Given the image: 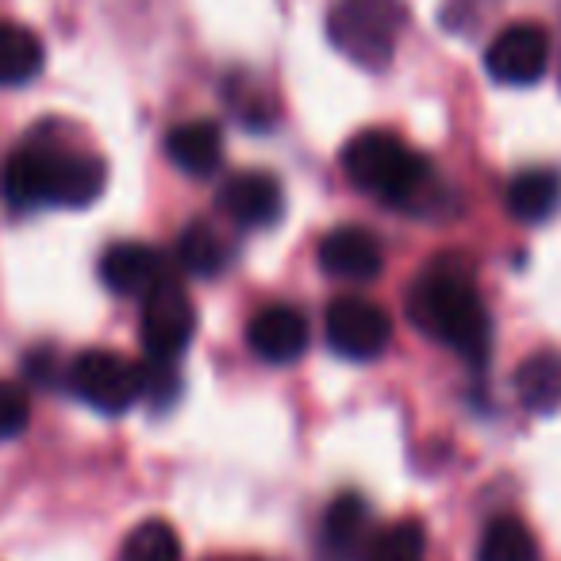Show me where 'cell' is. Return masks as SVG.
Returning a JSON list of instances; mask_svg holds the SVG:
<instances>
[{
  "label": "cell",
  "instance_id": "1",
  "mask_svg": "<svg viewBox=\"0 0 561 561\" xmlns=\"http://www.w3.org/2000/svg\"><path fill=\"white\" fill-rule=\"evenodd\" d=\"M408 320L438 346L466 358L469 366L489 362L492 320L484 312L473 273L458 257H438L427 270H420V277L408 289Z\"/></svg>",
  "mask_w": 561,
  "mask_h": 561
},
{
  "label": "cell",
  "instance_id": "2",
  "mask_svg": "<svg viewBox=\"0 0 561 561\" xmlns=\"http://www.w3.org/2000/svg\"><path fill=\"white\" fill-rule=\"evenodd\" d=\"M0 193L12 211L85 208L104 193V162L47 135H32L4 162Z\"/></svg>",
  "mask_w": 561,
  "mask_h": 561
},
{
  "label": "cell",
  "instance_id": "3",
  "mask_svg": "<svg viewBox=\"0 0 561 561\" xmlns=\"http://www.w3.org/2000/svg\"><path fill=\"white\" fill-rule=\"evenodd\" d=\"M343 170L362 193L377 196L392 208L415 204V196H423L431 185V165L423 162V154H415L404 139L389 131L354 135L343 147Z\"/></svg>",
  "mask_w": 561,
  "mask_h": 561
},
{
  "label": "cell",
  "instance_id": "4",
  "mask_svg": "<svg viewBox=\"0 0 561 561\" xmlns=\"http://www.w3.org/2000/svg\"><path fill=\"white\" fill-rule=\"evenodd\" d=\"M404 24V0H335L328 12L331 47L362 70H385L397 58Z\"/></svg>",
  "mask_w": 561,
  "mask_h": 561
},
{
  "label": "cell",
  "instance_id": "5",
  "mask_svg": "<svg viewBox=\"0 0 561 561\" xmlns=\"http://www.w3.org/2000/svg\"><path fill=\"white\" fill-rule=\"evenodd\" d=\"M70 389L101 415H124L142 400V366L116 351H85L70 366Z\"/></svg>",
  "mask_w": 561,
  "mask_h": 561
},
{
  "label": "cell",
  "instance_id": "6",
  "mask_svg": "<svg viewBox=\"0 0 561 561\" xmlns=\"http://www.w3.org/2000/svg\"><path fill=\"white\" fill-rule=\"evenodd\" d=\"M142 346L150 358L178 362L188 351L196 335V305L178 280L165 277L158 289L142 297V323H139Z\"/></svg>",
  "mask_w": 561,
  "mask_h": 561
},
{
  "label": "cell",
  "instance_id": "7",
  "mask_svg": "<svg viewBox=\"0 0 561 561\" xmlns=\"http://www.w3.org/2000/svg\"><path fill=\"white\" fill-rule=\"evenodd\" d=\"M328 343L346 362H374L392 343V316L366 297H339L328 305Z\"/></svg>",
  "mask_w": 561,
  "mask_h": 561
},
{
  "label": "cell",
  "instance_id": "8",
  "mask_svg": "<svg viewBox=\"0 0 561 561\" xmlns=\"http://www.w3.org/2000/svg\"><path fill=\"white\" fill-rule=\"evenodd\" d=\"M550 66V35L542 24H507L484 50V70L500 85H535Z\"/></svg>",
  "mask_w": 561,
  "mask_h": 561
},
{
  "label": "cell",
  "instance_id": "9",
  "mask_svg": "<svg viewBox=\"0 0 561 561\" xmlns=\"http://www.w3.org/2000/svg\"><path fill=\"white\" fill-rule=\"evenodd\" d=\"M216 204L231 224L239 227H270L285 208L280 181L265 170H242L227 178L216 193Z\"/></svg>",
  "mask_w": 561,
  "mask_h": 561
},
{
  "label": "cell",
  "instance_id": "10",
  "mask_svg": "<svg viewBox=\"0 0 561 561\" xmlns=\"http://www.w3.org/2000/svg\"><path fill=\"white\" fill-rule=\"evenodd\" d=\"M320 270L335 280H351V285L377 280L385 270L381 242L366 227H335L320 242Z\"/></svg>",
  "mask_w": 561,
  "mask_h": 561
},
{
  "label": "cell",
  "instance_id": "11",
  "mask_svg": "<svg viewBox=\"0 0 561 561\" xmlns=\"http://www.w3.org/2000/svg\"><path fill=\"white\" fill-rule=\"evenodd\" d=\"M247 343L270 366H289L308 351V320L289 305H270L250 320Z\"/></svg>",
  "mask_w": 561,
  "mask_h": 561
},
{
  "label": "cell",
  "instance_id": "12",
  "mask_svg": "<svg viewBox=\"0 0 561 561\" xmlns=\"http://www.w3.org/2000/svg\"><path fill=\"white\" fill-rule=\"evenodd\" d=\"M101 277L116 297H147L165 280V262L147 242H112L101 257Z\"/></svg>",
  "mask_w": 561,
  "mask_h": 561
},
{
  "label": "cell",
  "instance_id": "13",
  "mask_svg": "<svg viewBox=\"0 0 561 561\" xmlns=\"http://www.w3.org/2000/svg\"><path fill=\"white\" fill-rule=\"evenodd\" d=\"M165 154L188 178H211L224 162V127L216 119H188L165 135Z\"/></svg>",
  "mask_w": 561,
  "mask_h": 561
},
{
  "label": "cell",
  "instance_id": "14",
  "mask_svg": "<svg viewBox=\"0 0 561 561\" xmlns=\"http://www.w3.org/2000/svg\"><path fill=\"white\" fill-rule=\"evenodd\" d=\"M369 542V504L354 492L339 496L323 515V550L335 561H362Z\"/></svg>",
  "mask_w": 561,
  "mask_h": 561
},
{
  "label": "cell",
  "instance_id": "15",
  "mask_svg": "<svg viewBox=\"0 0 561 561\" xmlns=\"http://www.w3.org/2000/svg\"><path fill=\"white\" fill-rule=\"evenodd\" d=\"M561 204V173L546 165L519 170L507 181V211L519 224H546Z\"/></svg>",
  "mask_w": 561,
  "mask_h": 561
},
{
  "label": "cell",
  "instance_id": "16",
  "mask_svg": "<svg viewBox=\"0 0 561 561\" xmlns=\"http://www.w3.org/2000/svg\"><path fill=\"white\" fill-rule=\"evenodd\" d=\"M515 397L527 412L553 415L561 408V351H535L515 369Z\"/></svg>",
  "mask_w": 561,
  "mask_h": 561
},
{
  "label": "cell",
  "instance_id": "17",
  "mask_svg": "<svg viewBox=\"0 0 561 561\" xmlns=\"http://www.w3.org/2000/svg\"><path fill=\"white\" fill-rule=\"evenodd\" d=\"M43 62H47V50L39 35L16 20H0V85H27L43 73Z\"/></svg>",
  "mask_w": 561,
  "mask_h": 561
},
{
  "label": "cell",
  "instance_id": "18",
  "mask_svg": "<svg viewBox=\"0 0 561 561\" xmlns=\"http://www.w3.org/2000/svg\"><path fill=\"white\" fill-rule=\"evenodd\" d=\"M173 257H178V265L188 277H216V273H224L227 262H231V242L211 224L196 219V224H188L185 231L178 234Z\"/></svg>",
  "mask_w": 561,
  "mask_h": 561
},
{
  "label": "cell",
  "instance_id": "19",
  "mask_svg": "<svg viewBox=\"0 0 561 561\" xmlns=\"http://www.w3.org/2000/svg\"><path fill=\"white\" fill-rule=\"evenodd\" d=\"M477 561H538V538L515 515H500L484 527Z\"/></svg>",
  "mask_w": 561,
  "mask_h": 561
},
{
  "label": "cell",
  "instance_id": "20",
  "mask_svg": "<svg viewBox=\"0 0 561 561\" xmlns=\"http://www.w3.org/2000/svg\"><path fill=\"white\" fill-rule=\"evenodd\" d=\"M362 561H427V530L420 519H397L369 535Z\"/></svg>",
  "mask_w": 561,
  "mask_h": 561
},
{
  "label": "cell",
  "instance_id": "21",
  "mask_svg": "<svg viewBox=\"0 0 561 561\" xmlns=\"http://www.w3.org/2000/svg\"><path fill=\"white\" fill-rule=\"evenodd\" d=\"M124 561H181V538L165 519H147L127 535Z\"/></svg>",
  "mask_w": 561,
  "mask_h": 561
},
{
  "label": "cell",
  "instance_id": "22",
  "mask_svg": "<svg viewBox=\"0 0 561 561\" xmlns=\"http://www.w3.org/2000/svg\"><path fill=\"white\" fill-rule=\"evenodd\" d=\"M27 423H32V397H27V389L16 381H0V443L16 438Z\"/></svg>",
  "mask_w": 561,
  "mask_h": 561
}]
</instances>
